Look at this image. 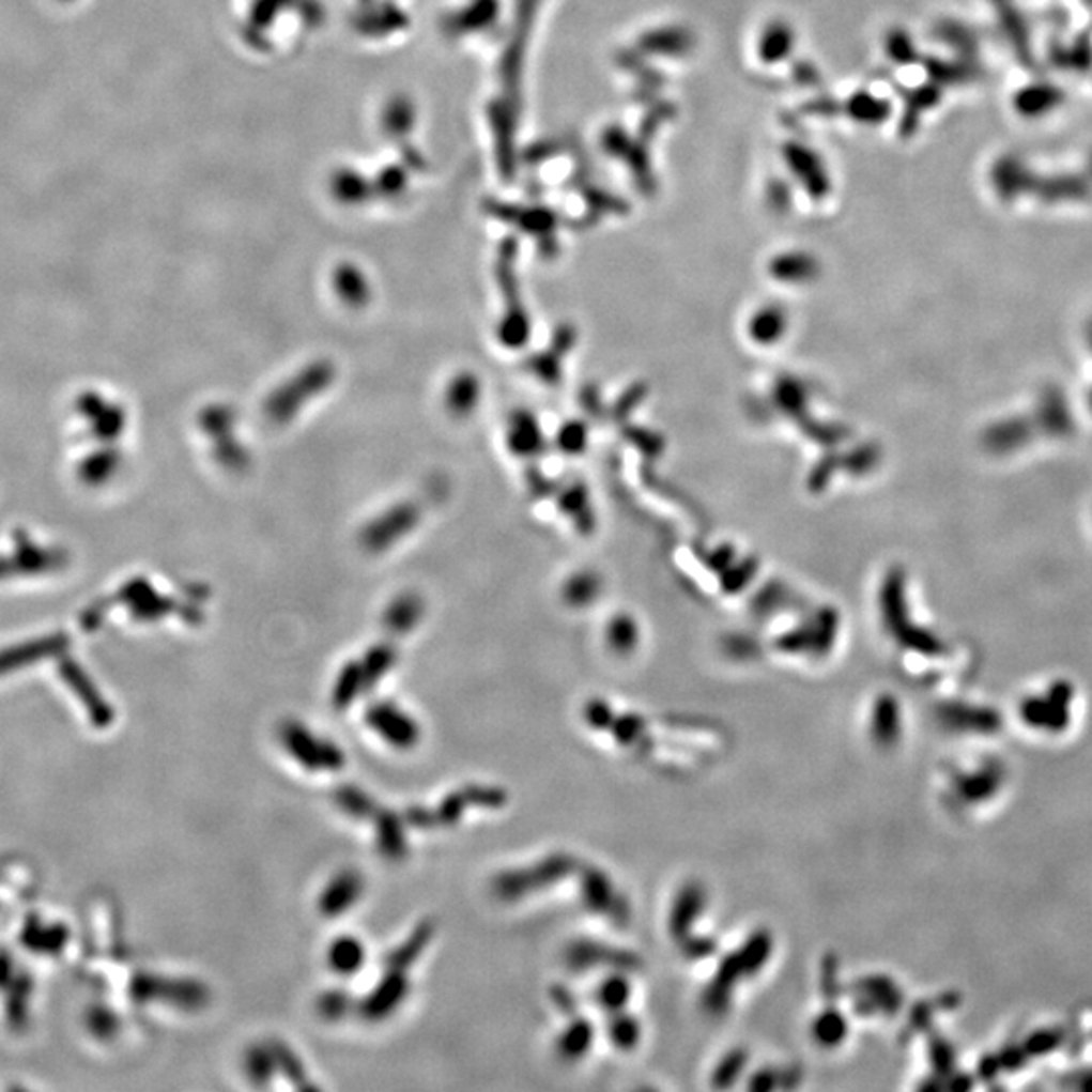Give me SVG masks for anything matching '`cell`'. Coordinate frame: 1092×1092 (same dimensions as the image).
I'll list each match as a JSON object with an SVG mask.
<instances>
[{"instance_id": "obj_1", "label": "cell", "mask_w": 1092, "mask_h": 1092, "mask_svg": "<svg viewBox=\"0 0 1092 1092\" xmlns=\"http://www.w3.org/2000/svg\"><path fill=\"white\" fill-rule=\"evenodd\" d=\"M286 751L308 771H340L344 767V753L330 741L312 735L299 722H286L279 730Z\"/></svg>"}, {"instance_id": "obj_19", "label": "cell", "mask_w": 1092, "mask_h": 1092, "mask_svg": "<svg viewBox=\"0 0 1092 1092\" xmlns=\"http://www.w3.org/2000/svg\"><path fill=\"white\" fill-rule=\"evenodd\" d=\"M351 1010V998L347 991L342 989H333V991H326L322 994V998L318 1000V1012L320 1016L326 1019H340L344 1018Z\"/></svg>"}, {"instance_id": "obj_12", "label": "cell", "mask_w": 1092, "mask_h": 1092, "mask_svg": "<svg viewBox=\"0 0 1092 1092\" xmlns=\"http://www.w3.org/2000/svg\"><path fill=\"white\" fill-rule=\"evenodd\" d=\"M787 328V318L778 306H767L753 316L749 324V334L759 344H773L783 336Z\"/></svg>"}, {"instance_id": "obj_5", "label": "cell", "mask_w": 1092, "mask_h": 1092, "mask_svg": "<svg viewBox=\"0 0 1092 1092\" xmlns=\"http://www.w3.org/2000/svg\"><path fill=\"white\" fill-rule=\"evenodd\" d=\"M363 890H365V882L358 872H338L322 892L318 908L326 919H338L340 914H344L349 908L358 903Z\"/></svg>"}, {"instance_id": "obj_20", "label": "cell", "mask_w": 1092, "mask_h": 1092, "mask_svg": "<svg viewBox=\"0 0 1092 1092\" xmlns=\"http://www.w3.org/2000/svg\"><path fill=\"white\" fill-rule=\"evenodd\" d=\"M1058 102V93L1052 88H1030L1018 97V108L1024 113H1037L1052 108Z\"/></svg>"}, {"instance_id": "obj_10", "label": "cell", "mask_w": 1092, "mask_h": 1092, "mask_svg": "<svg viewBox=\"0 0 1092 1092\" xmlns=\"http://www.w3.org/2000/svg\"><path fill=\"white\" fill-rule=\"evenodd\" d=\"M367 959V951L363 943L354 937H338L328 947V967L336 975L356 973Z\"/></svg>"}, {"instance_id": "obj_24", "label": "cell", "mask_w": 1092, "mask_h": 1092, "mask_svg": "<svg viewBox=\"0 0 1092 1092\" xmlns=\"http://www.w3.org/2000/svg\"><path fill=\"white\" fill-rule=\"evenodd\" d=\"M852 460L853 462L850 463V467H852L853 472H868V470H872V467L876 465L878 451L868 445V447L858 449V451L853 453Z\"/></svg>"}, {"instance_id": "obj_8", "label": "cell", "mask_w": 1092, "mask_h": 1092, "mask_svg": "<svg viewBox=\"0 0 1092 1092\" xmlns=\"http://www.w3.org/2000/svg\"><path fill=\"white\" fill-rule=\"evenodd\" d=\"M149 994L156 996H165L168 1001L186 1008V1010H199L209 1003V989L204 987L203 983L190 982H150Z\"/></svg>"}, {"instance_id": "obj_6", "label": "cell", "mask_w": 1092, "mask_h": 1092, "mask_svg": "<svg viewBox=\"0 0 1092 1092\" xmlns=\"http://www.w3.org/2000/svg\"><path fill=\"white\" fill-rule=\"evenodd\" d=\"M1032 437V429L1030 426L1014 417V419H1001L998 424H991L987 427V431L983 433V444L991 451V453H1014L1021 449L1024 445L1030 442Z\"/></svg>"}, {"instance_id": "obj_7", "label": "cell", "mask_w": 1092, "mask_h": 1092, "mask_svg": "<svg viewBox=\"0 0 1092 1092\" xmlns=\"http://www.w3.org/2000/svg\"><path fill=\"white\" fill-rule=\"evenodd\" d=\"M376 821V846L379 852L389 860H401L407 856V837L401 824V817L381 810L374 815Z\"/></svg>"}, {"instance_id": "obj_9", "label": "cell", "mask_w": 1092, "mask_h": 1092, "mask_svg": "<svg viewBox=\"0 0 1092 1092\" xmlns=\"http://www.w3.org/2000/svg\"><path fill=\"white\" fill-rule=\"evenodd\" d=\"M435 933V926L431 921H424L421 925L415 926V930L409 935L403 943L395 951H390L387 957V969H403L407 971L413 963L419 959V955L426 951L427 943L431 941Z\"/></svg>"}, {"instance_id": "obj_3", "label": "cell", "mask_w": 1092, "mask_h": 1092, "mask_svg": "<svg viewBox=\"0 0 1092 1092\" xmlns=\"http://www.w3.org/2000/svg\"><path fill=\"white\" fill-rule=\"evenodd\" d=\"M367 724L397 749H411L419 742V726L403 710L389 703H376L367 710Z\"/></svg>"}, {"instance_id": "obj_11", "label": "cell", "mask_w": 1092, "mask_h": 1092, "mask_svg": "<svg viewBox=\"0 0 1092 1092\" xmlns=\"http://www.w3.org/2000/svg\"><path fill=\"white\" fill-rule=\"evenodd\" d=\"M1040 426L1055 437H1064L1073 431V417L1066 401L1058 393H1048L1040 403Z\"/></svg>"}, {"instance_id": "obj_23", "label": "cell", "mask_w": 1092, "mask_h": 1092, "mask_svg": "<svg viewBox=\"0 0 1092 1092\" xmlns=\"http://www.w3.org/2000/svg\"><path fill=\"white\" fill-rule=\"evenodd\" d=\"M610 635H612V642L617 648H631L633 642H635V626H633V621H631L628 615H619V617H615L612 621Z\"/></svg>"}, {"instance_id": "obj_15", "label": "cell", "mask_w": 1092, "mask_h": 1092, "mask_svg": "<svg viewBox=\"0 0 1092 1092\" xmlns=\"http://www.w3.org/2000/svg\"><path fill=\"white\" fill-rule=\"evenodd\" d=\"M272 1050L276 1056V1062H278V1071H283V1074L302 1089H314L308 1080H306V1071L302 1066V1062L297 1060L296 1055L281 1042H274L272 1044Z\"/></svg>"}, {"instance_id": "obj_2", "label": "cell", "mask_w": 1092, "mask_h": 1092, "mask_svg": "<svg viewBox=\"0 0 1092 1092\" xmlns=\"http://www.w3.org/2000/svg\"><path fill=\"white\" fill-rule=\"evenodd\" d=\"M498 803H502V794L496 789L465 787V789L445 797L433 812H427L424 808H409L407 819L413 828H419V830H429V828H437V826H453L462 817L465 808L498 805Z\"/></svg>"}, {"instance_id": "obj_18", "label": "cell", "mask_w": 1092, "mask_h": 1092, "mask_svg": "<svg viewBox=\"0 0 1092 1092\" xmlns=\"http://www.w3.org/2000/svg\"><path fill=\"white\" fill-rule=\"evenodd\" d=\"M778 401L781 409L787 411V415L799 417L803 413V409H805L803 387L796 383L794 379H783L778 387Z\"/></svg>"}, {"instance_id": "obj_17", "label": "cell", "mask_w": 1092, "mask_h": 1092, "mask_svg": "<svg viewBox=\"0 0 1092 1092\" xmlns=\"http://www.w3.org/2000/svg\"><path fill=\"white\" fill-rule=\"evenodd\" d=\"M773 274L781 279H808L815 274L814 261L805 256H783L775 261Z\"/></svg>"}, {"instance_id": "obj_21", "label": "cell", "mask_w": 1092, "mask_h": 1092, "mask_svg": "<svg viewBox=\"0 0 1092 1092\" xmlns=\"http://www.w3.org/2000/svg\"><path fill=\"white\" fill-rule=\"evenodd\" d=\"M363 685H365V682L360 680V672H358L356 667L347 670V674L340 678L338 688H336V692H334V706H336L338 710L349 708L352 701H354V696L358 694V690H360V686Z\"/></svg>"}, {"instance_id": "obj_22", "label": "cell", "mask_w": 1092, "mask_h": 1092, "mask_svg": "<svg viewBox=\"0 0 1092 1092\" xmlns=\"http://www.w3.org/2000/svg\"><path fill=\"white\" fill-rule=\"evenodd\" d=\"M558 442L567 453H581L587 445V429L583 424L573 421V424L563 427Z\"/></svg>"}, {"instance_id": "obj_16", "label": "cell", "mask_w": 1092, "mask_h": 1092, "mask_svg": "<svg viewBox=\"0 0 1092 1092\" xmlns=\"http://www.w3.org/2000/svg\"><path fill=\"white\" fill-rule=\"evenodd\" d=\"M567 599L574 605H585L599 595V579L593 573H576L565 587Z\"/></svg>"}, {"instance_id": "obj_4", "label": "cell", "mask_w": 1092, "mask_h": 1092, "mask_svg": "<svg viewBox=\"0 0 1092 1092\" xmlns=\"http://www.w3.org/2000/svg\"><path fill=\"white\" fill-rule=\"evenodd\" d=\"M409 991V980L403 969H387L385 978L371 991V996L363 1001L360 1014L363 1018L379 1021L389 1018L390 1014L403 1003Z\"/></svg>"}, {"instance_id": "obj_13", "label": "cell", "mask_w": 1092, "mask_h": 1092, "mask_svg": "<svg viewBox=\"0 0 1092 1092\" xmlns=\"http://www.w3.org/2000/svg\"><path fill=\"white\" fill-rule=\"evenodd\" d=\"M278 1071V1062L272 1046H251L245 1055V1074L256 1087H265L272 1082Z\"/></svg>"}, {"instance_id": "obj_25", "label": "cell", "mask_w": 1092, "mask_h": 1092, "mask_svg": "<svg viewBox=\"0 0 1092 1092\" xmlns=\"http://www.w3.org/2000/svg\"><path fill=\"white\" fill-rule=\"evenodd\" d=\"M1089 342H1091V347H1092V324H1091V326H1089Z\"/></svg>"}, {"instance_id": "obj_14", "label": "cell", "mask_w": 1092, "mask_h": 1092, "mask_svg": "<svg viewBox=\"0 0 1092 1092\" xmlns=\"http://www.w3.org/2000/svg\"><path fill=\"white\" fill-rule=\"evenodd\" d=\"M334 803L354 819H371L376 815V803L363 789L354 785H342L334 791Z\"/></svg>"}]
</instances>
